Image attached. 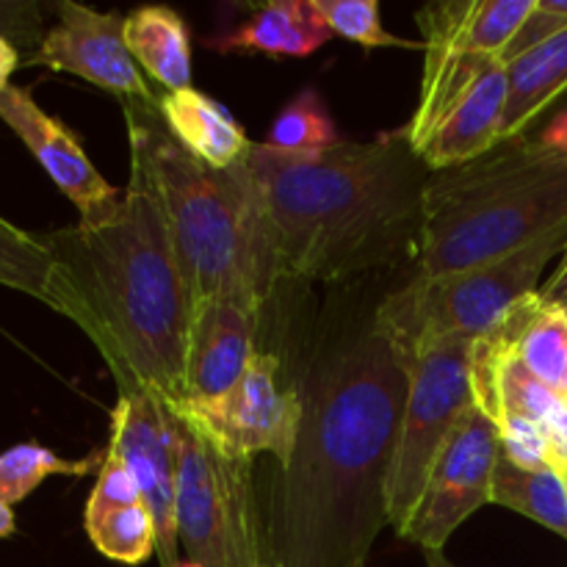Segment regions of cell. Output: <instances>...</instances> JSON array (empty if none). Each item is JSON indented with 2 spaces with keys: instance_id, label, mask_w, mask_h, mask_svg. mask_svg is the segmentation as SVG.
Here are the masks:
<instances>
[{
  "instance_id": "6da1fadb",
  "label": "cell",
  "mask_w": 567,
  "mask_h": 567,
  "mask_svg": "<svg viewBox=\"0 0 567 567\" xmlns=\"http://www.w3.org/2000/svg\"><path fill=\"white\" fill-rule=\"evenodd\" d=\"M299 393L297 449L271 482L266 559L277 567H360L388 526L385 487L408 371L371 313L319 349Z\"/></svg>"
},
{
  "instance_id": "7a4b0ae2",
  "label": "cell",
  "mask_w": 567,
  "mask_h": 567,
  "mask_svg": "<svg viewBox=\"0 0 567 567\" xmlns=\"http://www.w3.org/2000/svg\"><path fill=\"white\" fill-rule=\"evenodd\" d=\"M42 241L55 264V313L86 330L120 388L181 408L194 299L147 155L131 144V183L111 219Z\"/></svg>"
},
{
  "instance_id": "3957f363",
  "label": "cell",
  "mask_w": 567,
  "mask_h": 567,
  "mask_svg": "<svg viewBox=\"0 0 567 567\" xmlns=\"http://www.w3.org/2000/svg\"><path fill=\"white\" fill-rule=\"evenodd\" d=\"M247 166L264 194L282 277L341 282L419 255L432 169L404 127L302 158L252 144Z\"/></svg>"
},
{
  "instance_id": "277c9868",
  "label": "cell",
  "mask_w": 567,
  "mask_h": 567,
  "mask_svg": "<svg viewBox=\"0 0 567 567\" xmlns=\"http://www.w3.org/2000/svg\"><path fill=\"white\" fill-rule=\"evenodd\" d=\"M127 144L147 155L194 308L221 299L264 313L282 280L275 230L247 158L214 169L181 147L158 100H122Z\"/></svg>"
},
{
  "instance_id": "5b68a950",
  "label": "cell",
  "mask_w": 567,
  "mask_h": 567,
  "mask_svg": "<svg viewBox=\"0 0 567 567\" xmlns=\"http://www.w3.org/2000/svg\"><path fill=\"white\" fill-rule=\"evenodd\" d=\"M567 225V153L532 136L432 172L424 192L415 275L493 264Z\"/></svg>"
},
{
  "instance_id": "8992f818",
  "label": "cell",
  "mask_w": 567,
  "mask_h": 567,
  "mask_svg": "<svg viewBox=\"0 0 567 567\" xmlns=\"http://www.w3.org/2000/svg\"><path fill=\"white\" fill-rule=\"evenodd\" d=\"M565 247L567 225L493 264L435 277L415 275L377 302V330L399 358H419L454 341H476L518 299L540 291L543 271Z\"/></svg>"
},
{
  "instance_id": "52a82bcc",
  "label": "cell",
  "mask_w": 567,
  "mask_h": 567,
  "mask_svg": "<svg viewBox=\"0 0 567 567\" xmlns=\"http://www.w3.org/2000/svg\"><path fill=\"white\" fill-rule=\"evenodd\" d=\"M175 518L188 567H266L252 463L177 419Z\"/></svg>"
},
{
  "instance_id": "ba28073f",
  "label": "cell",
  "mask_w": 567,
  "mask_h": 567,
  "mask_svg": "<svg viewBox=\"0 0 567 567\" xmlns=\"http://www.w3.org/2000/svg\"><path fill=\"white\" fill-rule=\"evenodd\" d=\"M504 103L507 66L496 55L426 50L419 105L404 133L432 172L452 169L496 147Z\"/></svg>"
},
{
  "instance_id": "9c48e42d",
  "label": "cell",
  "mask_w": 567,
  "mask_h": 567,
  "mask_svg": "<svg viewBox=\"0 0 567 567\" xmlns=\"http://www.w3.org/2000/svg\"><path fill=\"white\" fill-rule=\"evenodd\" d=\"M471 343L474 341H454L419 358L396 354L408 371V399L385 487L388 526H393L396 535L408 526L443 446L474 408Z\"/></svg>"
},
{
  "instance_id": "30bf717a",
  "label": "cell",
  "mask_w": 567,
  "mask_h": 567,
  "mask_svg": "<svg viewBox=\"0 0 567 567\" xmlns=\"http://www.w3.org/2000/svg\"><path fill=\"white\" fill-rule=\"evenodd\" d=\"M280 374V358L258 349L241 382L227 396L172 413L221 452L249 463L258 454H271L277 468H282L297 449L305 404L299 385H282Z\"/></svg>"
},
{
  "instance_id": "8fae6325",
  "label": "cell",
  "mask_w": 567,
  "mask_h": 567,
  "mask_svg": "<svg viewBox=\"0 0 567 567\" xmlns=\"http://www.w3.org/2000/svg\"><path fill=\"white\" fill-rule=\"evenodd\" d=\"M498 449L496 426L474 404L443 446L424 493L399 535L424 551H443L449 537L476 509L491 504Z\"/></svg>"
},
{
  "instance_id": "7c38bea8",
  "label": "cell",
  "mask_w": 567,
  "mask_h": 567,
  "mask_svg": "<svg viewBox=\"0 0 567 567\" xmlns=\"http://www.w3.org/2000/svg\"><path fill=\"white\" fill-rule=\"evenodd\" d=\"M109 452L125 463L142 491L158 540V557L164 567L177 565V415L169 404L142 388H120V402L111 413Z\"/></svg>"
},
{
  "instance_id": "4fadbf2b",
  "label": "cell",
  "mask_w": 567,
  "mask_h": 567,
  "mask_svg": "<svg viewBox=\"0 0 567 567\" xmlns=\"http://www.w3.org/2000/svg\"><path fill=\"white\" fill-rule=\"evenodd\" d=\"M55 14L59 22L42 37L33 64L70 72L122 100H158L127 50L125 17L72 0L55 3Z\"/></svg>"
},
{
  "instance_id": "5bb4252c",
  "label": "cell",
  "mask_w": 567,
  "mask_h": 567,
  "mask_svg": "<svg viewBox=\"0 0 567 567\" xmlns=\"http://www.w3.org/2000/svg\"><path fill=\"white\" fill-rule=\"evenodd\" d=\"M0 120L17 133L50 181L81 214L83 227L103 225L120 210L122 192L111 186L81 147L75 133L50 116L25 86L0 89Z\"/></svg>"
},
{
  "instance_id": "9a60e30c",
  "label": "cell",
  "mask_w": 567,
  "mask_h": 567,
  "mask_svg": "<svg viewBox=\"0 0 567 567\" xmlns=\"http://www.w3.org/2000/svg\"><path fill=\"white\" fill-rule=\"evenodd\" d=\"M260 316L264 313L258 310L221 299L194 308L186 347V402L177 410L216 402L241 382L244 371L258 354L255 338Z\"/></svg>"
},
{
  "instance_id": "2e32d148",
  "label": "cell",
  "mask_w": 567,
  "mask_h": 567,
  "mask_svg": "<svg viewBox=\"0 0 567 567\" xmlns=\"http://www.w3.org/2000/svg\"><path fill=\"white\" fill-rule=\"evenodd\" d=\"M537 0H443L419 11L424 50L457 55H502Z\"/></svg>"
},
{
  "instance_id": "e0dca14e",
  "label": "cell",
  "mask_w": 567,
  "mask_h": 567,
  "mask_svg": "<svg viewBox=\"0 0 567 567\" xmlns=\"http://www.w3.org/2000/svg\"><path fill=\"white\" fill-rule=\"evenodd\" d=\"M161 116L183 150L214 169H230L247 158L252 142L230 111L197 89H181L158 97Z\"/></svg>"
},
{
  "instance_id": "ac0fdd59",
  "label": "cell",
  "mask_w": 567,
  "mask_h": 567,
  "mask_svg": "<svg viewBox=\"0 0 567 567\" xmlns=\"http://www.w3.org/2000/svg\"><path fill=\"white\" fill-rule=\"evenodd\" d=\"M493 330L543 385L567 399V308L543 299L540 291L526 293Z\"/></svg>"
},
{
  "instance_id": "d6986e66",
  "label": "cell",
  "mask_w": 567,
  "mask_h": 567,
  "mask_svg": "<svg viewBox=\"0 0 567 567\" xmlns=\"http://www.w3.org/2000/svg\"><path fill=\"white\" fill-rule=\"evenodd\" d=\"M567 94V28L507 64V103H504L498 142L532 131L537 120Z\"/></svg>"
},
{
  "instance_id": "ffe728a7",
  "label": "cell",
  "mask_w": 567,
  "mask_h": 567,
  "mask_svg": "<svg viewBox=\"0 0 567 567\" xmlns=\"http://www.w3.org/2000/svg\"><path fill=\"white\" fill-rule=\"evenodd\" d=\"M332 31L313 0H275L266 3L236 31L214 39L219 53H264V55H302L316 53Z\"/></svg>"
},
{
  "instance_id": "44dd1931",
  "label": "cell",
  "mask_w": 567,
  "mask_h": 567,
  "mask_svg": "<svg viewBox=\"0 0 567 567\" xmlns=\"http://www.w3.org/2000/svg\"><path fill=\"white\" fill-rule=\"evenodd\" d=\"M125 42L138 70L147 72L166 92L192 86V33L175 9H136L125 17Z\"/></svg>"
},
{
  "instance_id": "7402d4cb",
  "label": "cell",
  "mask_w": 567,
  "mask_h": 567,
  "mask_svg": "<svg viewBox=\"0 0 567 567\" xmlns=\"http://www.w3.org/2000/svg\"><path fill=\"white\" fill-rule=\"evenodd\" d=\"M491 504L526 515L567 540V491L554 468H520L498 449Z\"/></svg>"
},
{
  "instance_id": "603a6c76",
  "label": "cell",
  "mask_w": 567,
  "mask_h": 567,
  "mask_svg": "<svg viewBox=\"0 0 567 567\" xmlns=\"http://www.w3.org/2000/svg\"><path fill=\"white\" fill-rule=\"evenodd\" d=\"M0 286L28 293L53 310L59 308L55 264L48 244L14 227L3 216H0Z\"/></svg>"
},
{
  "instance_id": "cb8c5ba5",
  "label": "cell",
  "mask_w": 567,
  "mask_h": 567,
  "mask_svg": "<svg viewBox=\"0 0 567 567\" xmlns=\"http://www.w3.org/2000/svg\"><path fill=\"white\" fill-rule=\"evenodd\" d=\"M83 529L103 557L122 565H142L158 551L153 515L144 504L83 513Z\"/></svg>"
},
{
  "instance_id": "d4e9b609",
  "label": "cell",
  "mask_w": 567,
  "mask_h": 567,
  "mask_svg": "<svg viewBox=\"0 0 567 567\" xmlns=\"http://www.w3.org/2000/svg\"><path fill=\"white\" fill-rule=\"evenodd\" d=\"M103 460L105 452H94L83 460H64L39 443H17L0 454V502L14 507L48 476H86L92 468H100Z\"/></svg>"
},
{
  "instance_id": "484cf974",
  "label": "cell",
  "mask_w": 567,
  "mask_h": 567,
  "mask_svg": "<svg viewBox=\"0 0 567 567\" xmlns=\"http://www.w3.org/2000/svg\"><path fill=\"white\" fill-rule=\"evenodd\" d=\"M341 142L343 138L338 136V127L327 111L324 100L313 89H302L271 122L269 142L264 144H269L271 150L282 155L302 158V155L324 153Z\"/></svg>"
},
{
  "instance_id": "4316f807",
  "label": "cell",
  "mask_w": 567,
  "mask_h": 567,
  "mask_svg": "<svg viewBox=\"0 0 567 567\" xmlns=\"http://www.w3.org/2000/svg\"><path fill=\"white\" fill-rule=\"evenodd\" d=\"M313 6L332 33H338L343 39H352V42L363 44L365 50L424 48V44L399 39L385 31L380 14V0H313Z\"/></svg>"
},
{
  "instance_id": "83f0119b",
  "label": "cell",
  "mask_w": 567,
  "mask_h": 567,
  "mask_svg": "<svg viewBox=\"0 0 567 567\" xmlns=\"http://www.w3.org/2000/svg\"><path fill=\"white\" fill-rule=\"evenodd\" d=\"M131 504H144L142 491H138L136 480L125 468V463L114 452L105 449V460L100 465L97 482H94L92 493H89V502L83 513H103V509L131 507Z\"/></svg>"
},
{
  "instance_id": "f1b7e54d",
  "label": "cell",
  "mask_w": 567,
  "mask_h": 567,
  "mask_svg": "<svg viewBox=\"0 0 567 567\" xmlns=\"http://www.w3.org/2000/svg\"><path fill=\"white\" fill-rule=\"evenodd\" d=\"M551 111L554 114L537 131H529L526 136L537 138V142H543L551 150H559V153H567V94Z\"/></svg>"
},
{
  "instance_id": "f546056e",
  "label": "cell",
  "mask_w": 567,
  "mask_h": 567,
  "mask_svg": "<svg viewBox=\"0 0 567 567\" xmlns=\"http://www.w3.org/2000/svg\"><path fill=\"white\" fill-rule=\"evenodd\" d=\"M540 297L548 299V302L559 305V308H567V247L565 252L559 255L557 269H554L551 277L540 286Z\"/></svg>"
},
{
  "instance_id": "4dcf8cb0",
  "label": "cell",
  "mask_w": 567,
  "mask_h": 567,
  "mask_svg": "<svg viewBox=\"0 0 567 567\" xmlns=\"http://www.w3.org/2000/svg\"><path fill=\"white\" fill-rule=\"evenodd\" d=\"M22 14H33L31 6H17V3H0V31L6 37H17L22 28H31L33 20H22Z\"/></svg>"
},
{
  "instance_id": "1f68e13d",
  "label": "cell",
  "mask_w": 567,
  "mask_h": 567,
  "mask_svg": "<svg viewBox=\"0 0 567 567\" xmlns=\"http://www.w3.org/2000/svg\"><path fill=\"white\" fill-rule=\"evenodd\" d=\"M17 66H20V50H17L14 39L0 31V89L11 86L9 78L14 75Z\"/></svg>"
},
{
  "instance_id": "d6a6232c",
  "label": "cell",
  "mask_w": 567,
  "mask_h": 567,
  "mask_svg": "<svg viewBox=\"0 0 567 567\" xmlns=\"http://www.w3.org/2000/svg\"><path fill=\"white\" fill-rule=\"evenodd\" d=\"M14 529H17L14 509H11L6 502H0V540H3V537L14 535Z\"/></svg>"
},
{
  "instance_id": "836d02e7",
  "label": "cell",
  "mask_w": 567,
  "mask_h": 567,
  "mask_svg": "<svg viewBox=\"0 0 567 567\" xmlns=\"http://www.w3.org/2000/svg\"><path fill=\"white\" fill-rule=\"evenodd\" d=\"M424 559H426V567H457L454 563H449L443 551H424Z\"/></svg>"
},
{
  "instance_id": "e575fe53",
  "label": "cell",
  "mask_w": 567,
  "mask_h": 567,
  "mask_svg": "<svg viewBox=\"0 0 567 567\" xmlns=\"http://www.w3.org/2000/svg\"><path fill=\"white\" fill-rule=\"evenodd\" d=\"M563 482H565V491H567V471L563 474Z\"/></svg>"
},
{
  "instance_id": "d590c367",
  "label": "cell",
  "mask_w": 567,
  "mask_h": 567,
  "mask_svg": "<svg viewBox=\"0 0 567 567\" xmlns=\"http://www.w3.org/2000/svg\"><path fill=\"white\" fill-rule=\"evenodd\" d=\"M266 567H277V565H271V563H269V565H266Z\"/></svg>"
},
{
  "instance_id": "8d00e7d4",
  "label": "cell",
  "mask_w": 567,
  "mask_h": 567,
  "mask_svg": "<svg viewBox=\"0 0 567 567\" xmlns=\"http://www.w3.org/2000/svg\"><path fill=\"white\" fill-rule=\"evenodd\" d=\"M360 567H365V565H360Z\"/></svg>"
}]
</instances>
